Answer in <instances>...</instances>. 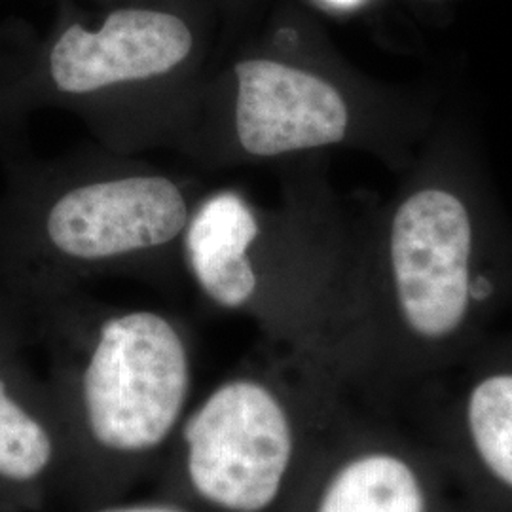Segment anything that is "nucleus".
<instances>
[{"instance_id": "nucleus-1", "label": "nucleus", "mask_w": 512, "mask_h": 512, "mask_svg": "<svg viewBox=\"0 0 512 512\" xmlns=\"http://www.w3.org/2000/svg\"><path fill=\"white\" fill-rule=\"evenodd\" d=\"M198 181L112 148L10 162L0 194V338L23 332L103 275L181 264Z\"/></svg>"}, {"instance_id": "nucleus-2", "label": "nucleus", "mask_w": 512, "mask_h": 512, "mask_svg": "<svg viewBox=\"0 0 512 512\" xmlns=\"http://www.w3.org/2000/svg\"><path fill=\"white\" fill-rule=\"evenodd\" d=\"M207 74L194 29L171 10L126 6L97 27L73 21L35 54L0 61V148L42 109L73 112L118 152L167 148Z\"/></svg>"}, {"instance_id": "nucleus-3", "label": "nucleus", "mask_w": 512, "mask_h": 512, "mask_svg": "<svg viewBox=\"0 0 512 512\" xmlns=\"http://www.w3.org/2000/svg\"><path fill=\"white\" fill-rule=\"evenodd\" d=\"M33 332L57 346L54 399L71 465L128 471L175 439L194 391L183 323L162 310H86L78 296L46 311Z\"/></svg>"}, {"instance_id": "nucleus-4", "label": "nucleus", "mask_w": 512, "mask_h": 512, "mask_svg": "<svg viewBox=\"0 0 512 512\" xmlns=\"http://www.w3.org/2000/svg\"><path fill=\"white\" fill-rule=\"evenodd\" d=\"M353 403L319 355L241 366L188 408L171 442L177 497L198 512H279Z\"/></svg>"}, {"instance_id": "nucleus-5", "label": "nucleus", "mask_w": 512, "mask_h": 512, "mask_svg": "<svg viewBox=\"0 0 512 512\" xmlns=\"http://www.w3.org/2000/svg\"><path fill=\"white\" fill-rule=\"evenodd\" d=\"M353 114L327 76L272 55H238L205 76L167 148L203 171L342 145Z\"/></svg>"}, {"instance_id": "nucleus-6", "label": "nucleus", "mask_w": 512, "mask_h": 512, "mask_svg": "<svg viewBox=\"0 0 512 512\" xmlns=\"http://www.w3.org/2000/svg\"><path fill=\"white\" fill-rule=\"evenodd\" d=\"M279 512H480L420 429L384 406L353 404Z\"/></svg>"}, {"instance_id": "nucleus-7", "label": "nucleus", "mask_w": 512, "mask_h": 512, "mask_svg": "<svg viewBox=\"0 0 512 512\" xmlns=\"http://www.w3.org/2000/svg\"><path fill=\"white\" fill-rule=\"evenodd\" d=\"M473 230L458 196L427 188L397 209L389 234V304L418 348L454 344L473 313Z\"/></svg>"}, {"instance_id": "nucleus-8", "label": "nucleus", "mask_w": 512, "mask_h": 512, "mask_svg": "<svg viewBox=\"0 0 512 512\" xmlns=\"http://www.w3.org/2000/svg\"><path fill=\"white\" fill-rule=\"evenodd\" d=\"M181 264L213 308L256 319L310 351L275 262L272 219L238 186L203 190L181 241Z\"/></svg>"}, {"instance_id": "nucleus-9", "label": "nucleus", "mask_w": 512, "mask_h": 512, "mask_svg": "<svg viewBox=\"0 0 512 512\" xmlns=\"http://www.w3.org/2000/svg\"><path fill=\"white\" fill-rule=\"evenodd\" d=\"M404 406L478 511L512 512V365L478 368L458 385Z\"/></svg>"}, {"instance_id": "nucleus-10", "label": "nucleus", "mask_w": 512, "mask_h": 512, "mask_svg": "<svg viewBox=\"0 0 512 512\" xmlns=\"http://www.w3.org/2000/svg\"><path fill=\"white\" fill-rule=\"evenodd\" d=\"M52 391H40L0 338V484L38 488L71 465L69 439L57 406H46Z\"/></svg>"}, {"instance_id": "nucleus-11", "label": "nucleus", "mask_w": 512, "mask_h": 512, "mask_svg": "<svg viewBox=\"0 0 512 512\" xmlns=\"http://www.w3.org/2000/svg\"><path fill=\"white\" fill-rule=\"evenodd\" d=\"M90 512H198L181 499H148L128 503H103Z\"/></svg>"}, {"instance_id": "nucleus-12", "label": "nucleus", "mask_w": 512, "mask_h": 512, "mask_svg": "<svg viewBox=\"0 0 512 512\" xmlns=\"http://www.w3.org/2000/svg\"><path fill=\"white\" fill-rule=\"evenodd\" d=\"M327 2L338 6V8H351V6H357L361 0H327Z\"/></svg>"}]
</instances>
